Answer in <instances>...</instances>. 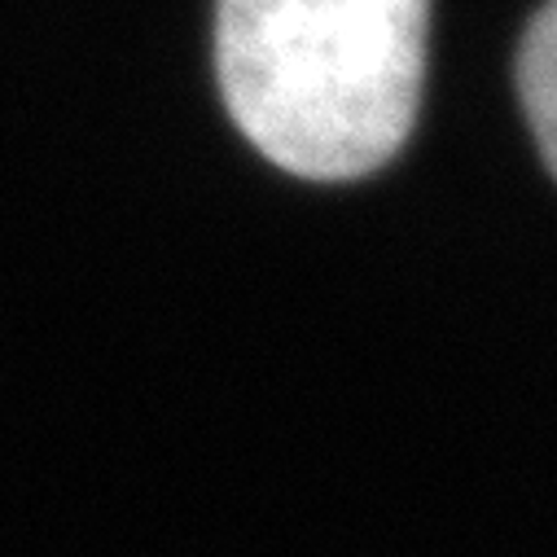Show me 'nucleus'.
<instances>
[{"mask_svg":"<svg viewBox=\"0 0 557 557\" xmlns=\"http://www.w3.org/2000/svg\"><path fill=\"white\" fill-rule=\"evenodd\" d=\"M518 92L527 123L535 132V146L557 176V0L531 18L518 53Z\"/></svg>","mask_w":557,"mask_h":557,"instance_id":"obj_2","label":"nucleus"},{"mask_svg":"<svg viewBox=\"0 0 557 557\" xmlns=\"http://www.w3.org/2000/svg\"><path fill=\"white\" fill-rule=\"evenodd\" d=\"M426 36L431 0H220V92L268 163L356 181L408 141Z\"/></svg>","mask_w":557,"mask_h":557,"instance_id":"obj_1","label":"nucleus"}]
</instances>
